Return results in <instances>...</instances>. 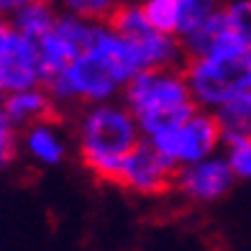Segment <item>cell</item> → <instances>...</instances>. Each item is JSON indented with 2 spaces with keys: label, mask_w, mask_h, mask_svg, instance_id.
Masks as SVG:
<instances>
[{
  "label": "cell",
  "mask_w": 251,
  "mask_h": 251,
  "mask_svg": "<svg viewBox=\"0 0 251 251\" xmlns=\"http://www.w3.org/2000/svg\"><path fill=\"white\" fill-rule=\"evenodd\" d=\"M41 82V67L36 41L21 33L13 21L0 13V93H16Z\"/></svg>",
  "instance_id": "8992f818"
},
{
  "label": "cell",
  "mask_w": 251,
  "mask_h": 251,
  "mask_svg": "<svg viewBox=\"0 0 251 251\" xmlns=\"http://www.w3.org/2000/svg\"><path fill=\"white\" fill-rule=\"evenodd\" d=\"M64 5L70 13H75L79 18L108 24V18L118 10L121 0H64Z\"/></svg>",
  "instance_id": "2e32d148"
},
{
  "label": "cell",
  "mask_w": 251,
  "mask_h": 251,
  "mask_svg": "<svg viewBox=\"0 0 251 251\" xmlns=\"http://www.w3.org/2000/svg\"><path fill=\"white\" fill-rule=\"evenodd\" d=\"M26 149L41 164H59L64 159V141L47 121H39L26 133Z\"/></svg>",
  "instance_id": "8fae6325"
},
{
  "label": "cell",
  "mask_w": 251,
  "mask_h": 251,
  "mask_svg": "<svg viewBox=\"0 0 251 251\" xmlns=\"http://www.w3.org/2000/svg\"><path fill=\"white\" fill-rule=\"evenodd\" d=\"M146 18L151 21V26L159 31L177 36L179 31V13H182V0H141Z\"/></svg>",
  "instance_id": "4fadbf2b"
},
{
  "label": "cell",
  "mask_w": 251,
  "mask_h": 251,
  "mask_svg": "<svg viewBox=\"0 0 251 251\" xmlns=\"http://www.w3.org/2000/svg\"><path fill=\"white\" fill-rule=\"evenodd\" d=\"M221 10V0H182V13H179V31L177 36L185 39L187 33L200 28L210 16Z\"/></svg>",
  "instance_id": "5bb4252c"
},
{
  "label": "cell",
  "mask_w": 251,
  "mask_h": 251,
  "mask_svg": "<svg viewBox=\"0 0 251 251\" xmlns=\"http://www.w3.org/2000/svg\"><path fill=\"white\" fill-rule=\"evenodd\" d=\"M141 141V126L128 108L98 102L79 123V154L98 179L116 185L121 167Z\"/></svg>",
  "instance_id": "3957f363"
},
{
  "label": "cell",
  "mask_w": 251,
  "mask_h": 251,
  "mask_svg": "<svg viewBox=\"0 0 251 251\" xmlns=\"http://www.w3.org/2000/svg\"><path fill=\"white\" fill-rule=\"evenodd\" d=\"M16 154V133H13V121L8 118L5 108H0V169L10 164Z\"/></svg>",
  "instance_id": "ac0fdd59"
},
{
  "label": "cell",
  "mask_w": 251,
  "mask_h": 251,
  "mask_svg": "<svg viewBox=\"0 0 251 251\" xmlns=\"http://www.w3.org/2000/svg\"><path fill=\"white\" fill-rule=\"evenodd\" d=\"M177 167L146 139L126 156L116 185L141 192V195H162L169 187H175Z\"/></svg>",
  "instance_id": "52a82bcc"
},
{
  "label": "cell",
  "mask_w": 251,
  "mask_h": 251,
  "mask_svg": "<svg viewBox=\"0 0 251 251\" xmlns=\"http://www.w3.org/2000/svg\"><path fill=\"white\" fill-rule=\"evenodd\" d=\"M246 85H249V90H251V59H249V72H246Z\"/></svg>",
  "instance_id": "ffe728a7"
},
{
  "label": "cell",
  "mask_w": 251,
  "mask_h": 251,
  "mask_svg": "<svg viewBox=\"0 0 251 251\" xmlns=\"http://www.w3.org/2000/svg\"><path fill=\"white\" fill-rule=\"evenodd\" d=\"M228 144V164L238 179H251V136L249 133H236L223 139Z\"/></svg>",
  "instance_id": "9a60e30c"
},
{
  "label": "cell",
  "mask_w": 251,
  "mask_h": 251,
  "mask_svg": "<svg viewBox=\"0 0 251 251\" xmlns=\"http://www.w3.org/2000/svg\"><path fill=\"white\" fill-rule=\"evenodd\" d=\"M231 28L251 47V0H233L223 8Z\"/></svg>",
  "instance_id": "e0dca14e"
},
{
  "label": "cell",
  "mask_w": 251,
  "mask_h": 251,
  "mask_svg": "<svg viewBox=\"0 0 251 251\" xmlns=\"http://www.w3.org/2000/svg\"><path fill=\"white\" fill-rule=\"evenodd\" d=\"M233 179H236V175H233L231 164H228V159L208 156V159H200L195 164L179 167L175 187L187 200L213 202V200L223 198L233 187Z\"/></svg>",
  "instance_id": "ba28073f"
},
{
  "label": "cell",
  "mask_w": 251,
  "mask_h": 251,
  "mask_svg": "<svg viewBox=\"0 0 251 251\" xmlns=\"http://www.w3.org/2000/svg\"><path fill=\"white\" fill-rule=\"evenodd\" d=\"M149 141L175 167H185V164H195L200 159L213 156V151L223 141V126L218 116H213V113L195 110L177 128L156 136V139H149Z\"/></svg>",
  "instance_id": "5b68a950"
},
{
  "label": "cell",
  "mask_w": 251,
  "mask_h": 251,
  "mask_svg": "<svg viewBox=\"0 0 251 251\" xmlns=\"http://www.w3.org/2000/svg\"><path fill=\"white\" fill-rule=\"evenodd\" d=\"M3 108L8 118L13 121V126L39 123L51 116V100L36 87H24V90H16V93H8Z\"/></svg>",
  "instance_id": "9c48e42d"
},
{
  "label": "cell",
  "mask_w": 251,
  "mask_h": 251,
  "mask_svg": "<svg viewBox=\"0 0 251 251\" xmlns=\"http://www.w3.org/2000/svg\"><path fill=\"white\" fill-rule=\"evenodd\" d=\"M251 59V56H249ZM249 59H223V56H192L185 77L192 100L198 105L218 110L223 102L246 90Z\"/></svg>",
  "instance_id": "277c9868"
},
{
  "label": "cell",
  "mask_w": 251,
  "mask_h": 251,
  "mask_svg": "<svg viewBox=\"0 0 251 251\" xmlns=\"http://www.w3.org/2000/svg\"><path fill=\"white\" fill-rule=\"evenodd\" d=\"M215 116H218L223 126V139L226 136H236V133L251 136V90L246 87L228 102H223Z\"/></svg>",
  "instance_id": "7c38bea8"
},
{
  "label": "cell",
  "mask_w": 251,
  "mask_h": 251,
  "mask_svg": "<svg viewBox=\"0 0 251 251\" xmlns=\"http://www.w3.org/2000/svg\"><path fill=\"white\" fill-rule=\"evenodd\" d=\"M26 3H33V0H0V13H13L16 8L26 5Z\"/></svg>",
  "instance_id": "d6986e66"
},
{
  "label": "cell",
  "mask_w": 251,
  "mask_h": 251,
  "mask_svg": "<svg viewBox=\"0 0 251 251\" xmlns=\"http://www.w3.org/2000/svg\"><path fill=\"white\" fill-rule=\"evenodd\" d=\"M141 70H146V64L139 47L113 26L98 24L90 44L51 79L49 87L59 100L105 102Z\"/></svg>",
  "instance_id": "6da1fadb"
},
{
  "label": "cell",
  "mask_w": 251,
  "mask_h": 251,
  "mask_svg": "<svg viewBox=\"0 0 251 251\" xmlns=\"http://www.w3.org/2000/svg\"><path fill=\"white\" fill-rule=\"evenodd\" d=\"M126 105L136 116L146 139L177 128L198 110L187 77L172 67L141 70L126 85Z\"/></svg>",
  "instance_id": "7a4b0ae2"
},
{
  "label": "cell",
  "mask_w": 251,
  "mask_h": 251,
  "mask_svg": "<svg viewBox=\"0 0 251 251\" xmlns=\"http://www.w3.org/2000/svg\"><path fill=\"white\" fill-rule=\"evenodd\" d=\"M56 16L49 0H33V3H26L13 10V26L26 33L31 41H39L41 36H47V33L56 26Z\"/></svg>",
  "instance_id": "30bf717a"
}]
</instances>
